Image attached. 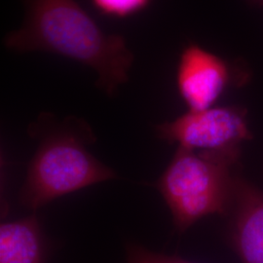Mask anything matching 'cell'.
I'll return each instance as SVG.
<instances>
[{
    "label": "cell",
    "mask_w": 263,
    "mask_h": 263,
    "mask_svg": "<svg viewBox=\"0 0 263 263\" xmlns=\"http://www.w3.org/2000/svg\"><path fill=\"white\" fill-rule=\"evenodd\" d=\"M22 27L4 37L15 52L43 51L91 66L97 86L110 97L129 79L134 54L119 34H107L76 0H22Z\"/></svg>",
    "instance_id": "1"
},
{
    "label": "cell",
    "mask_w": 263,
    "mask_h": 263,
    "mask_svg": "<svg viewBox=\"0 0 263 263\" xmlns=\"http://www.w3.org/2000/svg\"><path fill=\"white\" fill-rule=\"evenodd\" d=\"M77 119H67L48 132L31 160L20 193L23 205L37 210L57 198L115 179L112 170L87 151Z\"/></svg>",
    "instance_id": "3"
},
{
    "label": "cell",
    "mask_w": 263,
    "mask_h": 263,
    "mask_svg": "<svg viewBox=\"0 0 263 263\" xmlns=\"http://www.w3.org/2000/svg\"><path fill=\"white\" fill-rule=\"evenodd\" d=\"M43 240L36 216L0 226V263H43Z\"/></svg>",
    "instance_id": "7"
},
{
    "label": "cell",
    "mask_w": 263,
    "mask_h": 263,
    "mask_svg": "<svg viewBox=\"0 0 263 263\" xmlns=\"http://www.w3.org/2000/svg\"><path fill=\"white\" fill-rule=\"evenodd\" d=\"M230 235L242 263H263V191L238 179Z\"/></svg>",
    "instance_id": "6"
},
{
    "label": "cell",
    "mask_w": 263,
    "mask_h": 263,
    "mask_svg": "<svg viewBox=\"0 0 263 263\" xmlns=\"http://www.w3.org/2000/svg\"><path fill=\"white\" fill-rule=\"evenodd\" d=\"M156 132L161 140L178 143L180 148L237 159L241 157L242 144L253 138L248 110L240 105L189 110L173 121L160 124Z\"/></svg>",
    "instance_id": "4"
},
{
    "label": "cell",
    "mask_w": 263,
    "mask_h": 263,
    "mask_svg": "<svg viewBox=\"0 0 263 263\" xmlns=\"http://www.w3.org/2000/svg\"><path fill=\"white\" fill-rule=\"evenodd\" d=\"M95 8L104 16L124 19L148 7L151 0H91Z\"/></svg>",
    "instance_id": "8"
},
{
    "label": "cell",
    "mask_w": 263,
    "mask_h": 263,
    "mask_svg": "<svg viewBox=\"0 0 263 263\" xmlns=\"http://www.w3.org/2000/svg\"><path fill=\"white\" fill-rule=\"evenodd\" d=\"M238 66L229 61L190 42L182 49L177 69V86L189 110L215 106L226 89L247 74H238Z\"/></svg>",
    "instance_id": "5"
},
{
    "label": "cell",
    "mask_w": 263,
    "mask_h": 263,
    "mask_svg": "<svg viewBox=\"0 0 263 263\" xmlns=\"http://www.w3.org/2000/svg\"><path fill=\"white\" fill-rule=\"evenodd\" d=\"M127 263H194L178 256L157 254L138 246L129 245L127 248Z\"/></svg>",
    "instance_id": "9"
},
{
    "label": "cell",
    "mask_w": 263,
    "mask_h": 263,
    "mask_svg": "<svg viewBox=\"0 0 263 263\" xmlns=\"http://www.w3.org/2000/svg\"><path fill=\"white\" fill-rule=\"evenodd\" d=\"M239 159L178 147L156 186L168 205L176 228L184 232L211 215H226L235 201Z\"/></svg>",
    "instance_id": "2"
},
{
    "label": "cell",
    "mask_w": 263,
    "mask_h": 263,
    "mask_svg": "<svg viewBox=\"0 0 263 263\" xmlns=\"http://www.w3.org/2000/svg\"><path fill=\"white\" fill-rule=\"evenodd\" d=\"M248 1L256 6H263V0H248Z\"/></svg>",
    "instance_id": "10"
}]
</instances>
